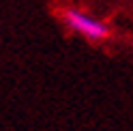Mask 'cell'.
Segmentation results:
<instances>
[{"label": "cell", "instance_id": "1", "mask_svg": "<svg viewBox=\"0 0 133 131\" xmlns=\"http://www.w3.org/2000/svg\"><path fill=\"white\" fill-rule=\"evenodd\" d=\"M60 17L71 32H77V35L86 37L90 41H103L110 37V28H107L105 22L97 19V17L79 11V9H62Z\"/></svg>", "mask_w": 133, "mask_h": 131}]
</instances>
